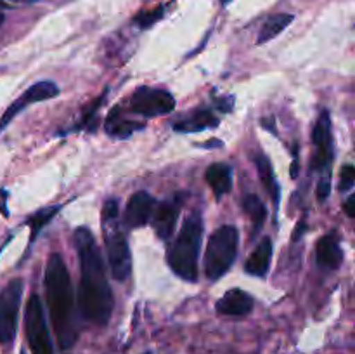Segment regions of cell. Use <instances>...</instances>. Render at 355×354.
<instances>
[{
    "label": "cell",
    "instance_id": "cell-3",
    "mask_svg": "<svg viewBox=\"0 0 355 354\" xmlns=\"http://www.w3.org/2000/svg\"><path fill=\"white\" fill-rule=\"evenodd\" d=\"M201 236H203V219L193 212L184 221L175 242L170 245L166 259L173 273L186 281L198 280V260H200Z\"/></svg>",
    "mask_w": 355,
    "mask_h": 354
},
{
    "label": "cell",
    "instance_id": "cell-2",
    "mask_svg": "<svg viewBox=\"0 0 355 354\" xmlns=\"http://www.w3.org/2000/svg\"><path fill=\"white\" fill-rule=\"evenodd\" d=\"M45 292L58 346L62 351L73 347L78 339L75 318V295L71 278L61 253H52L45 266Z\"/></svg>",
    "mask_w": 355,
    "mask_h": 354
},
{
    "label": "cell",
    "instance_id": "cell-29",
    "mask_svg": "<svg viewBox=\"0 0 355 354\" xmlns=\"http://www.w3.org/2000/svg\"><path fill=\"white\" fill-rule=\"evenodd\" d=\"M144 354H153V353H151V351H148V353H144Z\"/></svg>",
    "mask_w": 355,
    "mask_h": 354
},
{
    "label": "cell",
    "instance_id": "cell-6",
    "mask_svg": "<svg viewBox=\"0 0 355 354\" xmlns=\"http://www.w3.org/2000/svg\"><path fill=\"white\" fill-rule=\"evenodd\" d=\"M23 287V280L14 278L0 290V346L3 349H10L16 340Z\"/></svg>",
    "mask_w": 355,
    "mask_h": 354
},
{
    "label": "cell",
    "instance_id": "cell-16",
    "mask_svg": "<svg viewBox=\"0 0 355 354\" xmlns=\"http://www.w3.org/2000/svg\"><path fill=\"white\" fill-rule=\"evenodd\" d=\"M207 183L214 189L215 196L222 198L227 194L232 187V169L227 163H211L207 169Z\"/></svg>",
    "mask_w": 355,
    "mask_h": 354
},
{
    "label": "cell",
    "instance_id": "cell-31",
    "mask_svg": "<svg viewBox=\"0 0 355 354\" xmlns=\"http://www.w3.org/2000/svg\"><path fill=\"white\" fill-rule=\"evenodd\" d=\"M21 354H24V353H21Z\"/></svg>",
    "mask_w": 355,
    "mask_h": 354
},
{
    "label": "cell",
    "instance_id": "cell-23",
    "mask_svg": "<svg viewBox=\"0 0 355 354\" xmlns=\"http://www.w3.org/2000/svg\"><path fill=\"white\" fill-rule=\"evenodd\" d=\"M355 184V167L352 163H347V165L342 167V172H340V183H338V189L342 193H347L354 187Z\"/></svg>",
    "mask_w": 355,
    "mask_h": 354
},
{
    "label": "cell",
    "instance_id": "cell-28",
    "mask_svg": "<svg viewBox=\"0 0 355 354\" xmlns=\"http://www.w3.org/2000/svg\"><path fill=\"white\" fill-rule=\"evenodd\" d=\"M2 23H3V14L0 12V24H2Z\"/></svg>",
    "mask_w": 355,
    "mask_h": 354
},
{
    "label": "cell",
    "instance_id": "cell-26",
    "mask_svg": "<svg viewBox=\"0 0 355 354\" xmlns=\"http://www.w3.org/2000/svg\"><path fill=\"white\" fill-rule=\"evenodd\" d=\"M329 189H331V176H322L318 184V198L319 200H326L329 196Z\"/></svg>",
    "mask_w": 355,
    "mask_h": 354
},
{
    "label": "cell",
    "instance_id": "cell-1",
    "mask_svg": "<svg viewBox=\"0 0 355 354\" xmlns=\"http://www.w3.org/2000/svg\"><path fill=\"white\" fill-rule=\"evenodd\" d=\"M76 253L80 259V290L78 307L87 321L97 326H106L113 314V292L104 269L103 253L96 238L87 228L75 231Z\"/></svg>",
    "mask_w": 355,
    "mask_h": 354
},
{
    "label": "cell",
    "instance_id": "cell-19",
    "mask_svg": "<svg viewBox=\"0 0 355 354\" xmlns=\"http://www.w3.org/2000/svg\"><path fill=\"white\" fill-rule=\"evenodd\" d=\"M141 128H144V125L135 124V121H130L121 117L120 106L114 108L106 120V132L113 135V137H128V135L134 134L135 130H141Z\"/></svg>",
    "mask_w": 355,
    "mask_h": 354
},
{
    "label": "cell",
    "instance_id": "cell-24",
    "mask_svg": "<svg viewBox=\"0 0 355 354\" xmlns=\"http://www.w3.org/2000/svg\"><path fill=\"white\" fill-rule=\"evenodd\" d=\"M163 16V7H156L153 10H146V12H141L137 17H135V23L141 28H149Z\"/></svg>",
    "mask_w": 355,
    "mask_h": 354
},
{
    "label": "cell",
    "instance_id": "cell-14",
    "mask_svg": "<svg viewBox=\"0 0 355 354\" xmlns=\"http://www.w3.org/2000/svg\"><path fill=\"white\" fill-rule=\"evenodd\" d=\"M315 259L322 269H338L343 260V252L335 235H326L319 239Z\"/></svg>",
    "mask_w": 355,
    "mask_h": 354
},
{
    "label": "cell",
    "instance_id": "cell-11",
    "mask_svg": "<svg viewBox=\"0 0 355 354\" xmlns=\"http://www.w3.org/2000/svg\"><path fill=\"white\" fill-rule=\"evenodd\" d=\"M182 200L184 194H175L170 200L162 201V205H158L153 219V226H155L156 235L162 239H168L172 236L173 229H175L177 219H179L180 208H182Z\"/></svg>",
    "mask_w": 355,
    "mask_h": 354
},
{
    "label": "cell",
    "instance_id": "cell-10",
    "mask_svg": "<svg viewBox=\"0 0 355 354\" xmlns=\"http://www.w3.org/2000/svg\"><path fill=\"white\" fill-rule=\"evenodd\" d=\"M58 94L59 87L55 85L52 80H42V82H37L35 85H31L19 99H16L9 108H7L3 117L0 118V130H3V128L10 124V120H12L17 113H21L24 108L30 106L31 103H40V101L52 99V97H55Z\"/></svg>",
    "mask_w": 355,
    "mask_h": 354
},
{
    "label": "cell",
    "instance_id": "cell-9",
    "mask_svg": "<svg viewBox=\"0 0 355 354\" xmlns=\"http://www.w3.org/2000/svg\"><path fill=\"white\" fill-rule=\"evenodd\" d=\"M312 142L315 146V153L312 156V167L315 170H322V176H331L329 165L333 160V137H331V118L329 111L322 110L312 128Z\"/></svg>",
    "mask_w": 355,
    "mask_h": 354
},
{
    "label": "cell",
    "instance_id": "cell-12",
    "mask_svg": "<svg viewBox=\"0 0 355 354\" xmlns=\"http://www.w3.org/2000/svg\"><path fill=\"white\" fill-rule=\"evenodd\" d=\"M155 198L148 191H137L128 200L127 210H125V224L130 229L142 228L149 222L153 212H155Z\"/></svg>",
    "mask_w": 355,
    "mask_h": 354
},
{
    "label": "cell",
    "instance_id": "cell-22",
    "mask_svg": "<svg viewBox=\"0 0 355 354\" xmlns=\"http://www.w3.org/2000/svg\"><path fill=\"white\" fill-rule=\"evenodd\" d=\"M59 210H61V205H54V207L42 208L37 214L31 215L30 221H28V224H30L31 228V239H35V236L40 233V229L44 228L49 221H52V217H54Z\"/></svg>",
    "mask_w": 355,
    "mask_h": 354
},
{
    "label": "cell",
    "instance_id": "cell-13",
    "mask_svg": "<svg viewBox=\"0 0 355 354\" xmlns=\"http://www.w3.org/2000/svg\"><path fill=\"white\" fill-rule=\"evenodd\" d=\"M215 309L225 316H246L253 311V298L241 288H232L218 298Z\"/></svg>",
    "mask_w": 355,
    "mask_h": 354
},
{
    "label": "cell",
    "instance_id": "cell-20",
    "mask_svg": "<svg viewBox=\"0 0 355 354\" xmlns=\"http://www.w3.org/2000/svg\"><path fill=\"white\" fill-rule=\"evenodd\" d=\"M291 23H293V14H274V16H270L269 19L263 23L262 30L259 31L257 44L270 42L272 38H276L281 31L286 30Z\"/></svg>",
    "mask_w": 355,
    "mask_h": 354
},
{
    "label": "cell",
    "instance_id": "cell-4",
    "mask_svg": "<svg viewBox=\"0 0 355 354\" xmlns=\"http://www.w3.org/2000/svg\"><path fill=\"white\" fill-rule=\"evenodd\" d=\"M239 233L234 226H220L211 233L205 252V274L215 281L224 276L234 264L238 255Z\"/></svg>",
    "mask_w": 355,
    "mask_h": 354
},
{
    "label": "cell",
    "instance_id": "cell-25",
    "mask_svg": "<svg viewBox=\"0 0 355 354\" xmlns=\"http://www.w3.org/2000/svg\"><path fill=\"white\" fill-rule=\"evenodd\" d=\"M118 200L116 198H110V200H106V203H104V208H103V219H104V224L106 222H111L116 219L118 215Z\"/></svg>",
    "mask_w": 355,
    "mask_h": 354
},
{
    "label": "cell",
    "instance_id": "cell-17",
    "mask_svg": "<svg viewBox=\"0 0 355 354\" xmlns=\"http://www.w3.org/2000/svg\"><path fill=\"white\" fill-rule=\"evenodd\" d=\"M217 125L218 118L210 110H207V108H200L189 118L173 125V128L179 132H201L207 130V128L217 127Z\"/></svg>",
    "mask_w": 355,
    "mask_h": 354
},
{
    "label": "cell",
    "instance_id": "cell-30",
    "mask_svg": "<svg viewBox=\"0 0 355 354\" xmlns=\"http://www.w3.org/2000/svg\"><path fill=\"white\" fill-rule=\"evenodd\" d=\"M26 2H31V0H26Z\"/></svg>",
    "mask_w": 355,
    "mask_h": 354
},
{
    "label": "cell",
    "instance_id": "cell-15",
    "mask_svg": "<svg viewBox=\"0 0 355 354\" xmlns=\"http://www.w3.org/2000/svg\"><path fill=\"white\" fill-rule=\"evenodd\" d=\"M272 242L270 238H263L262 242L257 245V248L250 253L248 260L245 264V271L252 276L263 278L269 273L270 260H272Z\"/></svg>",
    "mask_w": 355,
    "mask_h": 354
},
{
    "label": "cell",
    "instance_id": "cell-7",
    "mask_svg": "<svg viewBox=\"0 0 355 354\" xmlns=\"http://www.w3.org/2000/svg\"><path fill=\"white\" fill-rule=\"evenodd\" d=\"M130 110L141 117L153 118L168 115L175 108V97L165 89L141 87L130 97Z\"/></svg>",
    "mask_w": 355,
    "mask_h": 354
},
{
    "label": "cell",
    "instance_id": "cell-5",
    "mask_svg": "<svg viewBox=\"0 0 355 354\" xmlns=\"http://www.w3.org/2000/svg\"><path fill=\"white\" fill-rule=\"evenodd\" d=\"M24 332L31 354H54L44 304L37 294H31L24 309Z\"/></svg>",
    "mask_w": 355,
    "mask_h": 354
},
{
    "label": "cell",
    "instance_id": "cell-18",
    "mask_svg": "<svg viewBox=\"0 0 355 354\" xmlns=\"http://www.w3.org/2000/svg\"><path fill=\"white\" fill-rule=\"evenodd\" d=\"M255 165H257V172H259L263 187H266V191L269 193V196L274 200V203L277 205L279 203V184H277L276 176H274L272 163H270V160L267 158L266 155L259 153V155L255 156Z\"/></svg>",
    "mask_w": 355,
    "mask_h": 354
},
{
    "label": "cell",
    "instance_id": "cell-8",
    "mask_svg": "<svg viewBox=\"0 0 355 354\" xmlns=\"http://www.w3.org/2000/svg\"><path fill=\"white\" fill-rule=\"evenodd\" d=\"M104 242L111 276L116 281H125L132 273V253L127 238L120 229L110 228L104 233Z\"/></svg>",
    "mask_w": 355,
    "mask_h": 354
},
{
    "label": "cell",
    "instance_id": "cell-21",
    "mask_svg": "<svg viewBox=\"0 0 355 354\" xmlns=\"http://www.w3.org/2000/svg\"><path fill=\"white\" fill-rule=\"evenodd\" d=\"M243 210H245L246 214L250 215V219H252L253 231H260L267 217V208L266 205L262 203V200L253 193L246 194V196L243 198Z\"/></svg>",
    "mask_w": 355,
    "mask_h": 354
},
{
    "label": "cell",
    "instance_id": "cell-27",
    "mask_svg": "<svg viewBox=\"0 0 355 354\" xmlns=\"http://www.w3.org/2000/svg\"><path fill=\"white\" fill-rule=\"evenodd\" d=\"M345 212H347V215H349L350 219L355 217V196H354V194H352V196L347 198V201H345Z\"/></svg>",
    "mask_w": 355,
    "mask_h": 354
}]
</instances>
